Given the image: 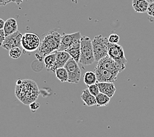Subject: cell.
Returning a JSON list of instances; mask_svg holds the SVG:
<instances>
[{"instance_id": "obj_15", "label": "cell", "mask_w": 154, "mask_h": 137, "mask_svg": "<svg viewBox=\"0 0 154 137\" xmlns=\"http://www.w3.org/2000/svg\"><path fill=\"white\" fill-rule=\"evenodd\" d=\"M71 58V55L65 51H56V68L63 67Z\"/></svg>"}, {"instance_id": "obj_9", "label": "cell", "mask_w": 154, "mask_h": 137, "mask_svg": "<svg viewBox=\"0 0 154 137\" xmlns=\"http://www.w3.org/2000/svg\"><path fill=\"white\" fill-rule=\"evenodd\" d=\"M23 35L20 32L17 30L15 33L9 35L8 36H5V39L3 42L2 48L5 50H9L13 48L19 47L21 48V41Z\"/></svg>"}, {"instance_id": "obj_16", "label": "cell", "mask_w": 154, "mask_h": 137, "mask_svg": "<svg viewBox=\"0 0 154 137\" xmlns=\"http://www.w3.org/2000/svg\"><path fill=\"white\" fill-rule=\"evenodd\" d=\"M3 30L5 32V36L15 33L18 30V24L16 19L13 18H9L5 22V25Z\"/></svg>"}, {"instance_id": "obj_23", "label": "cell", "mask_w": 154, "mask_h": 137, "mask_svg": "<svg viewBox=\"0 0 154 137\" xmlns=\"http://www.w3.org/2000/svg\"><path fill=\"white\" fill-rule=\"evenodd\" d=\"M88 89L90 91V92L92 95H94V96H96L97 95H98L99 93L100 92L99 87H98V85H97V83L96 84H92V85L88 86Z\"/></svg>"}, {"instance_id": "obj_17", "label": "cell", "mask_w": 154, "mask_h": 137, "mask_svg": "<svg viewBox=\"0 0 154 137\" xmlns=\"http://www.w3.org/2000/svg\"><path fill=\"white\" fill-rule=\"evenodd\" d=\"M81 99L87 106L91 107L93 105H96V98L90 92L88 89H85L81 94Z\"/></svg>"}, {"instance_id": "obj_12", "label": "cell", "mask_w": 154, "mask_h": 137, "mask_svg": "<svg viewBox=\"0 0 154 137\" xmlns=\"http://www.w3.org/2000/svg\"><path fill=\"white\" fill-rule=\"evenodd\" d=\"M100 92L107 95L108 96L112 98L116 92V87L113 83H97Z\"/></svg>"}, {"instance_id": "obj_29", "label": "cell", "mask_w": 154, "mask_h": 137, "mask_svg": "<svg viewBox=\"0 0 154 137\" xmlns=\"http://www.w3.org/2000/svg\"><path fill=\"white\" fill-rule=\"evenodd\" d=\"M5 21L4 20H3L2 19L0 18V30L3 29V28H4V25H5Z\"/></svg>"}, {"instance_id": "obj_18", "label": "cell", "mask_w": 154, "mask_h": 137, "mask_svg": "<svg viewBox=\"0 0 154 137\" xmlns=\"http://www.w3.org/2000/svg\"><path fill=\"white\" fill-rule=\"evenodd\" d=\"M149 3L147 0H132V7L136 12L143 13L147 12Z\"/></svg>"}, {"instance_id": "obj_19", "label": "cell", "mask_w": 154, "mask_h": 137, "mask_svg": "<svg viewBox=\"0 0 154 137\" xmlns=\"http://www.w3.org/2000/svg\"><path fill=\"white\" fill-rule=\"evenodd\" d=\"M96 105L97 107L106 106L109 103L111 98L103 93L100 92L98 95L96 96Z\"/></svg>"}, {"instance_id": "obj_30", "label": "cell", "mask_w": 154, "mask_h": 137, "mask_svg": "<svg viewBox=\"0 0 154 137\" xmlns=\"http://www.w3.org/2000/svg\"><path fill=\"white\" fill-rule=\"evenodd\" d=\"M24 0H13V2L16 3L17 5H20V3H22L23 2Z\"/></svg>"}, {"instance_id": "obj_3", "label": "cell", "mask_w": 154, "mask_h": 137, "mask_svg": "<svg viewBox=\"0 0 154 137\" xmlns=\"http://www.w3.org/2000/svg\"><path fill=\"white\" fill-rule=\"evenodd\" d=\"M92 42L86 36L80 38V58L79 63L83 65H92L95 61Z\"/></svg>"}, {"instance_id": "obj_27", "label": "cell", "mask_w": 154, "mask_h": 137, "mask_svg": "<svg viewBox=\"0 0 154 137\" xmlns=\"http://www.w3.org/2000/svg\"><path fill=\"white\" fill-rule=\"evenodd\" d=\"M5 39V32L4 30L2 29L0 30V46L2 47V45L3 42H4Z\"/></svg>"}, {"instance_id": "obj_25", "label": "cell", "mask_w": 154, "mask_h": 137, "mask_svg": "<svg viewBox=\"0 0 154 137\" xmlns=\"http://www.w3.org/2000/svg\"><path fill=\"white\" fill-rule=\"evenodd\" d=\"M40 106V103H38V101H33V102L29 104V107H30V110L32 112H35L36 111H37L38 109H39Z\"/></svg>"}, {"instance_id": "obj_24", "label": "cell", "mask_w": 154, "mask_h": 137, "mask_svg": "<svg viewBox=\"0 0 154 137\" xmlns=\"http://www.w3.org/2000/svg\"><path fill=\"white\" fill-rule=\"evenodd\" d=\"M109 42L112 44H118V42L120 40V37L117 34H111L108 38Z\"/></svg>"}, {"instance_id": "obj_10", "label": "cell", "mask_w": 154, "mask_h": 137, "mask_svg": "<svg viewBox=\"0 0 154 137\" xmlns=\"http://www.w3.org/2000/svg\"><path fill=\"white\" fill-rule=\"evenodd\" d=\"M81 37L82 36L80 32L72 34H63L61 36V44L58 51H65L77 40H80Z\"/></svg>"}, {"instance_id": "obj_31", "label": "cell", "mask_w": 154, "mask_h": 137, "mask_svg": "<svg viewBox=\"0 0 154 137\" xmlns=\"http://www.w3.org/2000/svg\"><path fill=\"white\" fill-rule=\"evenodd\" d=\"M149 3H152V2H154V0H147Z\"/></svg>"}, {"instance_id": "obj_5", "label": "cell", "mask_w": 154, "mask_h": 137, "mask_svg": "<svg viewBox=\"0 0 154 137\" xmlns=\"http://www.w3.org/2000/svg\"><path fill=\"white\" fill-rule=\"evenodd\" d=\"M108 55L117 63L122 71H124L127 63V59H126L122 45L109 42L108 44Z\"/></svg>"}, {"instance_id": "obj_7", "label": "cell", "mask_w": 154, "mask_h": 137, "mask_svg": "<svg viewBox=\"0 0 154 137\" xmlns=\"http://www.w3.org/2000/svg\"><path fill=\"white\" fill-rule=\"evenodd\" d=\"M64 67L68 72V83L78 84L80 82V77H81V71H80L78 63H76L74 59L71 58L66 63Z\"/></svg>"}, {"instance_id": "obj_14", "label": "cell", "mask_w": 154, "mask_h": 137, "mask_svg": "<svg viewBox=\"0 0 154 137\" xmlns=\"http://www.w3.org/2000/svg\"><path fill=\"white\" fill-rule=\"evenodd\" d=\"M56 51L45 56L44 58L45 67L48 71L55 72L57 69L56 68Z\"/></svg>"}, {"instance_id": "obj_20", "label": "cell", "mask_w": 154, "mask_h": 137, "mask_svg": "<svg viewBox=\"0 0 154 137\" xmlns=\"http://www.w3.org/2000/svg\"><path fill=\"white\" fill-rule=\"evenodd\" d=\"M55 75L57 79L60 80L62 83L68 82L69 80V75L68 72L66 71V69L64 67H60L56 69L55 71Z\"/></svg>"}, {"instance_id": "obj_6", "label": "cell", "mask_w": 154, "mask_h": 137, "mask_svg": "<svg viewBox=\"0 0 154 137\" xmlns=\"http://www.w3.org/2000/svg\"><path fill=\"white\" fill-rule=\"evenodd\" d=\"M41 41L38 35L34 33H25L21 41L22 48L24 51L32 52L40 48Z\"/></svg>"}, {"instance_id": "obj_8", "label": "cell", "mask_w": 154, "mask_h": 137, "mask_svg": "<svg viewBox=\"0 0 154 137\" xmlns=\"http://www.w3.org/2000/svg\"><path fill=\"white\" fill-rule=\"evenodd\" d=\"M95 73L97 83H114L117 79V73L112 72L98 66L96 67Z\"/></svg>"}, {"instance_id": "obj_26", "label": "cell", "mask_w": 154, "mask_h": 137, "mask_svg": "<svg viewBox=\"0 0 154 137\" xmlns=\"http://www.w3.org/2000/svg\"><path fill=\"white\" fill-rule=\"evenodd\" d=\"M146 13H148L149 16L154 17V2L149 3L148 9Z\"/></svg>"}, {"instance_id": "obj_21", "label": "cell", "mask_w": 154, "mask_h": 137, "mask_svg": "<svg viewBox=\"0 0 154 137\" xmlns=\"http://www.w3.org/2000/svg\"><path fill=\"white\" fill-rule=\"evenodd\" d=\"M84 82L87 86L92 85L97 83V77L95 72L88 71L84 75Z\"/></svg>"}, {"instance_id": "obj_28", "label": "cell", "mask_w": 154, "mask_h": 137, "mask_svg": "<svg viewBox=\"0 0 154 137\" xmlns=\"http://www.w3.org/2000/svg\"><path fill=\"white\" fill-rule=\"evenodd\" d=\"M10 2H13V0H0V6H5Z\"/></svg>"}, {"instance_id": "obj_4", "label": "cell", "mask_w": 154, "mask_h": 137, "mask_svg": "<svg viewBox=\"0 0 154 137\" xmlns=\"http://www.w3.org/2000/svg\"><path fill=\"white\" fill-rule=\"evenodd\" d=\"M92 42L95 60L97 62L108 55V44L109 42L107 38L101 34L94 37Z\"/></svg>"}, {"instance_id": "obj_1", "label": "cell", "mask_w": 154, "mask_h": 137, "mask_svg": "<svg viewBox=\"0 0 154 137\" xmlns=\"http://www.w3.org/2000/svg\"><path fill=\"white\" fill-rule=\"evenodd\" d=\"M15 93L20 101L28 105L37 100L39 90L36 83L33 80H24L20 84H17Z\"/></svg>"}, {"instance_id": "obj_2", "label": "cell", "mask_w": 154, "mask_h": 137, "mask_svg": "<svg viewBox=\"0 0 154 137\" xmlns=\"http://www.w3.org/2000/svg\"><path fill=\"white\" fill-rule=\"evenodd\" d=\"M61 35L58 32L51 30L41 42L39 53L42 56H46L54 51H58L61 44Z\"/></svg>"}, {"instance_id": "obj_11", "label": "cell", "mask_w": 154, "mask_h": 137, "mask_svg": "<svg viewBox=\"0 0 154 137\" xmlns=\"http://www.w3.org/2000/svg\"><path fill=\"white\" fill-rule=\"evenodd\" d=\"M96 66L117 73H119L122 71V70L120 69L117 63L108 55L100 59L99 61H97Z\"/></svg>"}, {"instance_id": "obj_22", "label": "cell", "mask_w": 154, "mask_h": 137, "mask_svg": "<svg viewBox=\"0 0 154 137\" xmlns=\"http://www.w3.org/2000/svg\"><path fill=\"white\" fill-rule=\"evenodd\" d=\"M9 57L12 59H19L22 55L21 49L19 47L13 48L11 49V50H9Z\"/></svg>"}, {"instance_id": "obj_13", "label": "cell", "mask_w": 154, "mask_h": 137, "mask_svg": "<svg viewBox=\"0 0 154 137\" xmlns=\"http://www.w3.org/2000/svg\"><path fill=\"white\" fill-rule=\"evenodd\" d=\"M65 51L67 52L76 63H79L80 58V40L75 42L71 46L66 49Z\"/></svg>"}]
</instances>
